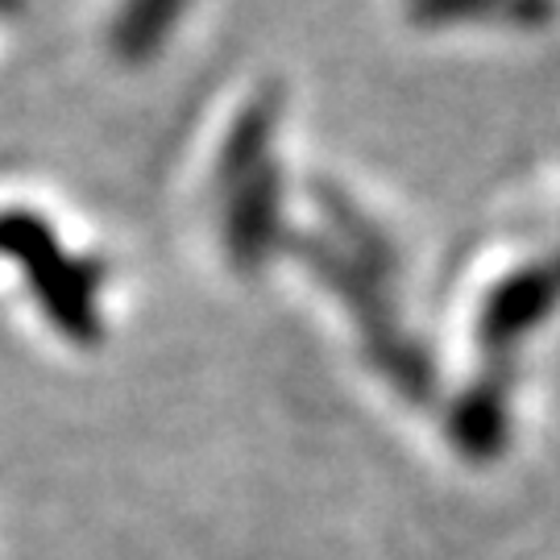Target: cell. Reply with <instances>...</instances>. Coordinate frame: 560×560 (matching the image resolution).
<instances>
[{
	"instance_id": "cell-3",
	"label": "cell",
	"mask_w": 560,
	"mask_h": 560,
	"mask_svg": "<svg viewBox=\"0 0 560 560\" xmlns=\"http://www.w3.org/2000/svg\"><path fill=\"white\" fill-rule=\"evenodd\" d=\"M21 261L25 279L38 295L46 320L75 345H96L104 332L96 291L104 270L96 261L71 258L59 245L55 229L34 212H0V258Z\"/></svg>"
},
{
	"instance_id": "cell-4",
	"label": "cell",
	"mask_w": 560,
	"mask_h": 560,
	"mask_svg": "<svg viewBox=\"0 0 560 560\" xmlns=\"http://www.w3.org/2000/svg\"><path fill=\"white\" fill-rule=\"evenodd\" d=\"M183 4H187V0H133V4L120 13L117 30H113L120 55H129V59L150 55L162 42V34L175 25V18L183 13Z\"/></svg>"
},
{
	"instance_id": "cell-2",
	"label": "cell",
	"mask_w": 560,
	"mask_h": 560,
	"mask_svg": "<svg viewBox=\"0 0 560 560\" xmlns=\"http://www.w3.org/2000/svg\"><path fill=\"white\" fill-rule=\"evenodd\" d=\"M557 300L560 258L544 261V266H523L520 275L502 279L490 291L486 312L478 320L486 378L453 411V441H457L460 453L478 460H490L502 453V441H506V374H511L515 345L523 340L527 328H536L557 307Z\"/></svg>"
},
{
	"instance_id": "cell-1",
	"label": "cell",
	"mask_w": 560,
	"mask_h": 560,
	"mask_svg": "<svg viewBox=\"0 0 560 560\" xmlns=\"http://www.w3.org/2000/svg\"><path fill=\"white\" fill-rule=\"evenodd\" d=\"M324 212L345 229V241L353 245V254L337 249V241L320 237H291L287 245L300 258L312 261V270L345 300V307L358 320L361 337H365V353L374 358L382 374L395 382L402 395L428 399L432 395V365H428L420 345L399 328L395 303H390V291H386V282L395 279L390 241L340 196H328Z\"/></svg>"
},
{
	"instance_id": "cell-5",
	"label": "cell",
	"mask_w": 560,
	"mask_h": 560,
	"mask_svg": "<svg viewBox=\"0 0 560 560\" xmlns=\"http://www.w3.org/2000/svg\"><path fill=\"white\" fill-rule=\"evenodd\" d=\"M481 0H416L411 18L416 21H457V18H478Z\"/></svg>"
}]
</instances>
